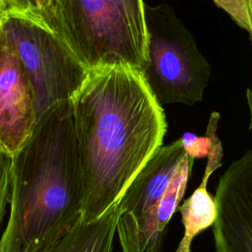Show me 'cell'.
I'll return each instance as SVG.
<instances>
[{
	"mask_svg": "<svg viewBox=\"0 0 252 252\" xmlns=\"http://www.w3.org/2000/svg\"><path fill=\"white\" fill-rule=\"evenodd\" d=\"M71 101L88 222L119 203L162 147L167 124L143 75L128 67L89 72Z\"/></svg>",
	"mask_w": 252,
	"mask_h": 252,
	"instance_id": "cell-1",
	"label": "cell"
},
{
	"mask_svg": "<svg viewBox=\"0 0 252 252\" xmlns=\"http://www.w3.org/2000/svg\"><path fill=\"white\" fill-rule=\"evenodd\" d=\"M10 217L1 252H44L82 218L72 101L48 109L12 156Z\"/></svg>",
	"mask_w": 252,
	"mask_h": 252,
	"instance_id": "cell-2",
	"label": "cell"
},
{
	"mask_svg": "<svg viewBox=\"0 0 252 252\" xmlns=\"http://www.w3.org/2000/svg\"><path fill=\"white\" fill-rule=\"evenodd\" d=\"M53 32L88 72L128 67L143 74L148 31L142 0H7Z\"/></svg>",
	"mask_w": 252,
	"mask_h": 252,
	"instance_id": "cell-3",
	"label": "cell"
},
{
	"mask_svg": "<svg viewBox=\"0 0 252 252\" xmlns=\"http://www.w3.org/2000/svg\"><path fill=\"white\" fill-rule=\"evenodd\" d=\"M148 63L143 78L160 106L202 101L211 66L192 33L167 4L144 3Z\"/></svg>",
	"mask_w": 252,
	"mask_h": 252,
	"instance_id": "cell-4",
	"label": "cell"
},
{
	"mask_svg": "<svg viewBox=\"0 0 252 252\" xmlns=\"http://www.w3.org/2000/svg\"><path fill=\"white\" fill-rule=\"evenodd\" d=\"M0 29L12 42L32 84L35 120L48 109L72 100L89 72L68 46L37 19L11 9Z\"/></svg>",
	"mask_w": 252,
	"mask_h": 252,
	"instance_id": "cell-5",
	"label": "cell"
},
{
	"mask_svg": "<svg viewBox=\"0 0 252 252\" xmlns=\"http://www.w3.org/2000/svg\"><path fill=\"white\" fill-rule=\"evenodd\" d=\"M214 199L216 252H252V149L220 176Z\"/></svg>",
	"mask_w": 252,
	"mask_h": 252,
	"instance_id": "cell-6",
	"label": "cell"
},
{
	"mask_svg": "<svg viewBox=\"0 0 252 252\" xmlns=\"http://www.w3.org/2000/svg\"><path fill=\"white\" fill-rule=\"evenodd\" d=\"M36 123L34 97L26 69L0 29V148L13 156Z\"/></svg>",
	"mask_w": 252,
	"mask_h": 252,
	"instance_id": "cell-7",
	"label": "cell"
},
{
	"mask_svg": "<svg viewBox=\"0 0 252 252\" xmlns=\"http://www.w3.org/2000/svg\"><path fill=\"white\" fill-rule=\"evenodd\" d=\"M185 155L180 138L155 152L120 199L117 223L132 224L157 205Z\"/></svg>",
	"mask_w": 252,
	"mask_h": 252,
	"instance_id": "cell-8",
	"label": "cell"
},
{
	"mask_svg": "<svg viewBox=\"0 0 252 252\" xmlns=\"http://www.w3.org/2000/svg\"><path fill=\"white\" fill-rule=\"evenodd\" d=\"M193 162L185 155L162 197L140 220L132 224L117 223L116 233L123 252H145L158 239L163 238L185 193Z\"/></svg>",
	"mask_w": 252,
	"mask_h": 252,
	"instance_id": "cell-9",
	"label": "cell"
},
{
	"mask_svg": "<svg viewBox=\"0 0 252 252\" xmlns=\"http://www.w3.org/2000/svg\"><path fill=\"white\" fill-rule=\"evenodd\" d=\"M219 120L220 113L217 111L212 112L206 130V136L211 141V149L207 157L208 161L202 181L190 197L178 207L184 231L176 252H191L193 239L205 229L213 226L217 219L215 199L208 192L207 184L212 173L221 165V158L223 157L221 143L217 136Z\"/></svg>",
	"mask_w": 252,
	"mask_h": 252,
	"instance_id": "cell-10",
	"label": "cell"
},
{
	"mask_svg": "<svg viewBox=\"0 0 252 252\" xmlns=\"http://www.w3.org/2000/svg\"><path fill=\"white\" fill-rule=\"evenodd\" d=\"M118 204L93 221H79L55 244L44 252H112Z\"/></svg>",
	"mask_w": 252,
	"mask_h": 252,
	"instance_id": "cell-11",
	"label": "cell"
},
{
	"mask_svg": "<svg viewBox=\"0 0 252 252\" xmlns=\"http://www.w3.org/2000/svg\"><path fill=\"white\" fill-rule=\"evenodd\" d=\"M183 150L189 159L194 161L196 158H207L211 149V141L208 136L199 137L191 132H184L180 137Z\"/></svg>",
	"mask_w": 252,
	"mask_h": 252,
	"instance_id": "cell-12",
	"label": "cell"
},
{
	"mask_svg": "<svg viewBox=\"0 0 252 252\" xmlns=\"http://www.w3.org/2000/svg\"><path fill=\"white\" fill-rule=\"evenodd\" d=\"M12 156L0 148V222L9 200Z\"/></svg>",
	"mask_w": 252,
	"mask_h": 252,
	"instance_id": "cell-13",
	"label": "cell"
},
{
	"mask_svg": "<svg viewBox=\"0 0 252 252\" xmlns=\"http://www.w3.org/2000/svg\"><path fill=\"white\" fill-rule=\"evenodd\" d=\"M162 242L163 238L158 239L153 245L148 247L145 252H162Z\"/></svg>",
	"mask_w": 252,
	"mask_h": 252,
	"instance_id": "cell-14",
	"label": "cell"
},
{
	"mask_svg": "<svg viewBox=\"0 0 252 252\" xmlns=\"http://www.w3.org/2000/svg\"><path fill=\"white\" fill-rule=\"evenodd\" d=\"M247 100L250 108V115H251V121H250V126L249 129H252V87L247 90Z\"/></svg>",
	"mask_w": 252,
	"mask_h": 252,
	"instance_id": "cell-15",
	"label": "cell"
},
{
	"mask_svg": "<svg viewBox=\"0 0 252 252\" xmlns=\"http://www.w3.org/2000/svg\"><path fill=\"white\" fill-rule=\"evenodd\" d=\"M6 12H7V0H0V23Z\"/></svg>",
	"mask_w": 252,
	"mask_h": 252,
	"instance_id": "cell-16",
	"label": "cell"
},
{
	"mask_svg": "<svg viewBox=\"0 0 252 252\" xmlns=\"http://www.w3.org/2000/svg\"><path fill=\"white\" fill-rule=\"evenodd\" d=\"M0 252H1V248H0Z\"/></svg>",
	"mask_w": 252,
	"mask_h": 252,
	"instance_id": "cell-17",
	"label": "cell"
}]
</instances>
